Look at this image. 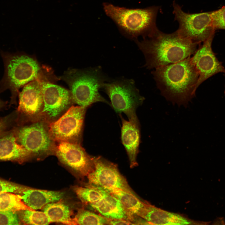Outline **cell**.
<instances>
[{
	"label": "cell",
	"instance_id": "1",
	"mask_svg": "<svg viewBox=\"0 0 225 225\" xmlns=\"http://www.w3.org/2000/svg\"><path fill=\"white\" fill-rule=\"evenodd\" d=\"M146 60L148 69L156 68L177 62L193 55L199 44L183 38L177 31L170 34L158 29L150 36L136 40Z\"/></svg>",
	"mask_w": 225,
	"mask_h": 225
},
{
	"label": "cell",
	"instance_id": "2",
	"mask_svg": "<svg viewBox=\"0 0 225 225\" xmlns=\"http://www.w3.org/2000/svg\"><path fill=\"white\" fill-rule=\"evenodd\" d=\"M158 88L167 100L186 105L195 96L199 74L190 57L152 72Z\"/></svg>",
	"mask_w": 225,
	"mask_h": 225
},
{
	"label": "cell",
	"instance_id": "3",
	"mask_svg": "<svg viewBox=\"0 0 225 225\" xmlns=\"http://www.w3.org/2000/svg\"><path fill=\"white\" fill-rule=\"evenodd\" d=\"M106 14L125 35L132 38L150 36L158 29L156 19L160 8L152 6L143 9H129L103 3Z\"/></svg>",
	"mask_w": 225,
	"mask_h": 225
},
{
	"label": "cell",
	"instance_id": "4",
	"mask_svg": "<svg viewBox=\"0 0 225 225\" xmlns=\"http://www.w3.org/2000/svg\"><path fill=\"white\" fill-rule=\"evenodd\" d=\"M2 56L5 72L0 81V93L10 90L9 105H15L19 89L38 79L40 67L35 60L26 55L4 53Z\"/></svg>",
	"mask_w": 225,
	"mask_h": 225
},
{
	"label": "cell",
	"instance_id": "5",
	"mask_svg": "<svg viewBox=\"0 0 225 225\" xmlns=\"http://www.w3.org/2000/svg\"><path fill=\"white\" fill-rule=\"evenodd\" d=\"M64 79L69 87L73 102L79 106L87 108L97 102L108 103L98 91L105 80L100 70H72Z\"/></svg>",
	"mask_w": 225,
	"mask_h": 225
},
{
	"label": "cell",
	"instance_id": "6",
	"mask_svg": "<svg viewBox=\"0 0 225 225\" xmlns=\"http://www.w3.org/2000/svg\"><path fill=\"white\" fill-rule=\"evenodd\" d=\"M19 124L13 130L17 141L33 157L54 154L56 145L51 137L48 123L41 120Z\"/></svg>",
	"mask_w": 225,
	"mask_h": 225
},
{
	"label": "cell",
	"instance_id": "7",
	"mask_svg": "<svg viewBox=\"0 0 225 225\" xmlns=\"http://www.w3.org/2000/svg\"><path fill=\"white\" fill-rule=\"evenodd\" d=\"M172 6L175 20L179 24L176 31L182 37L200 44L215 31L212 25V11L187 13L175 2H173Z\"/></svg>",
	"mask_w": 225,
	"mask_h": 225
},
{
	"label": "cell",
	"instance_id": "8",
	"mask_svg": "<svg viewBox=\"0 0 225 225\" xmlns=\"http://www.w3.org/2000/svg\"><path fill=\"white\" fill-rule=\"evenodd\" d=\"M103 88L115 111L124 113L129 119L137 116L136 109L145 98L140 95L132 80H118L105 83Z\"/></svg>",
	"mask_w": 225,
	"mask_h": 225
},
{
	"label": "cell",
	"instance_id": "9",
	"mask_svg": "<svg viewBox=\"0 0 225 225\" xmlns=\"http://www.w3.org/2000/svg\"><path fill=\"white\" fill-rule=\"evenodd\" d=\"M87 108L71 106L57 120L48 123L49 132L58 142L80 144Z\"/></svg>",
	"mask_w": 225,
	"mask_h": 225
},
{
	"label": "cell",
	"instance_id": "10",
	"mask_svg": "<svg viewBox=\"0 0 225 225\" xmlns=\"http://www.w3.org/2000/svg\"><path fill=\"white\" fill-rule=\"evenodd\" d=\"M43 106L40 120L49 123L57 120L71 107L70 91L47 82H41Z\"/></svg>",
	"mask_w": 225,
	"mask_h": 225
},
{
	"label": "cell",
	"instance_id": "11",
	"mask_svg": "<svg viewBox=\"0 0 225 225\" xmlns=\"http://www.w3.org/2000/svg\"><path fill=\"white\" fill-rule=\"evenodd\" d=\"M54 155L60 162L79 178L87 177L94 168L93 157L88 155L80 144L58 142Z\"/></svg>",
	"mask_w": 225,
	"mask_h": 225
},
{
	"label": "cell",
	"instance_id": "12",
	"mask_svg": "<svg viewBox=\"0 0 225 225\" xmlns=\"http://www.w3.org/2000/svg\"><path fill=\"white\" fill-rule=\"evenodd\" d=\"M94 168L87 176V183L105 189H119L135 194L117 165L101 157H93Z\"/></svg>",
	"mask_w": 225,
	"mask_h": 225
},
{
	"label": "cell",
	"instance_id": "13",
	"mask_svg": "<svg viewBox=\"0 0 225 225\" xmlns=\"http://www.w3.org/2000/svg\"><path fill=\"white\" fill-rule=\"evenodd\" d=\"M16 110L19 123L39 120L43 102L41 82L37 79L25 85L19 94Z\"/></svg>",
	"mask_w": 225,
	"mask_h": 225
},
{
	"label": "cell",
	"instance_id": "14",
	"mask_svg": "<svg viewBox=\"0 0 225 225\" xmlns=\"http://www.w3.org/2000/svg\"><path fill=\"white\" fill-rule=\"evenodd\" d=\"M215 31L213 32L202 45L200 46L192 56V62L199 74L196 88L204 81L220 72L225 73V68L217 59L212 49V44Z\"/></svg>",
	"mask_w": 225,
	"mask_h": 225
},
{
	"label": "cell",
	"instance_id": "15",
	"mask_svg": "<svg viewBox=\"0 0 225 225\" xmlns=\"http://www.w3.org/2000/svg\"><path fill=\"white\" fill-rule=\"evenodd\" d=\"M122 122L121 139L127 152L130 167L138 165L136 158L140 141V124L137 116L127 121L121 116Z\"/></svg>",
	"mask_w": 225,
	"mask_h": 225
},
{
	"label": "cell",
	"instance_id": "16",
	"mask_svg": "<svg viewBox=\"0 0 225 225\" xmlns=\"http://www.w3.org/2000/svg\"><path fill=\"white\" fill-rule=\"evenodd\" d=\"M138 215L150 224L186 225L192 223V222L180 215L158 208L147 202H144Z\"/></svg>",
	"mask_w": 225,
	"mask_h": 225
},
{
	"label": "cell",
	"instance_id": "17",
	"mask_svg": "<svg viewBox=\"0 0 225 225\" xmlns=\"http://www.w3.org/2000/svg\"><path fill=\"white\" fill-rule=\"evenodd\" d=\"M13 127L0 136V161L22 163L31 157L17 141Z\"/></svg>",
	"mask_w": 225,
	"mask_h": 225
},
{
	"label": "cell",
	"instance_id": "18",
	"mask_svg": "<svg viewBox=\"0 0 225 225\" xmlns=\"http://www.w3.org/2000/svg\"><path fill=\"white\" fill-rule=\"evenodd\" d=\"M17 194L26 205L35 210L42 209L49 203L62 200L64 198L65 193L62 191L41 190L29 187Z\"/></svg>",
	"mask_w": 225,
	"mask_h": 225
},
{
	"label": "cell",
	"instance_id": "19",
	"mask_svg": "<svg viewBox=\"0 0 225 225\" xmlns=\"http://www.w3.org/2000/svg\"><path fill=\"white\" fill-rule=\"evenodd\" d=\"M89 205L106 218L128 220L126 212L120 201L110 193L102 200Z\"/></svg>",
	"mask_w": 225,
	"mask_h": 225
},
{
	"label": "cell",
	"instance_id": "20",
	"mask_svg": "<svg viewBox=\"0 0 225 225\" xmlns=\"http://www.w3.org/2000/svg\"><path fill=\"white\" fill-rule=\"evenodd\" d=\"M105 190L120 201L126 212L128 220L133 224L144 202L141 201L135 194L116 188Z\"/></svg>",
	"mask_w": 225,
	"mask_h": 225
},
{
	"label": "cell",
	"instance_id": "21",
	"mask_svg": "<svg viewBox=\"0 0 225 225\" xmlns=\"http://www.w3.org/2000/svg\"><path fill=\"white\" fill-rule=\"evenodd\" d=\"M51 222H60L66 224L75 225L72 218V212L69 206L61 200L49 203L42 208Z\"/></svg>",
	"mask_w": 225,
	"mask_h": 225
},
{
	"label": "cell",
	"instance_id": "22",
	"mask_svg": "<svg viewBox=\"0 0 225 225\" xmlns=\"http://www.w3.org/2000/svg\"><path fill=\"white\" fill-rule=\"evenodd\" d=\"M84 187L75 186L73 190L78 197L83 202L90 204L98 202L110 193L104 189L88 184H84Z\"/></svg>",
	"mask_w": 225,
	"mask_h": 225
},
{
	"label": "cell",
	"instance_id": "23",
	"mask_svg": "<svg viewBox=\"0 0 225 225\" xmlns=\"http://www.w3.org/2000/svg\"><path fill=\"white\" fill-rule=\"evenodd\" d=\"M26 209L32 210L23 203L18 195L11 192L0 193V211L16 212Z\"/></svg>",
	"mask_w": 225,
	"mask_h": 225
},
{
	"label": "cell",
	"instance_id": "24",
	"mask_svg": "<svg viewBox=\"0 0 225 225\" xmlns=\"http://www.w3.org/2000/svg\"><path fill=\"white\" fill-rule=\"evenodd\" d=\"M21 222L27 225H48L50 223L48 217L43 211L23 209L16 212Z\"/></svg>",
	"mask_w": 225,
	"mask_h": 225
},
{
	"label": "cell",
	"instance_id": "25",
	"mask_svg": "<svg viewBox=\"0 0 225 225\" xmlns=\"http://www.w3.org/2000/svg\"><path fill=\"white\" fill-rule=\"evenodd\" d=\"M75 225H108L109 218L81 209L73 218Z\"/></svg>",
	"mask_w": 225,
	"mask_h": 225
},
{
	"label": "cell",
	"instance_id": "26",
	"mask_svg": "<svg viewBox=\"0 0 225 225\" xmlns=\"http://www.w3.org/2000/svg\"><path fill=\"white\" fill-rule=\"evenodd\" d=\"M18 116L16 110L0 118V136L18 124Z\"/></svg>",
	"mask_w": 225,
	"mask_h": 225
},
{
	"label": "cell",
	"instance_id": "27",
	"mask_svg": "<svg viewBox=\"0 0 225 225\" xmlns=\"http://www.w3.org/2000/svg\"><path fill=\"white\" fill-rule=\"evenodd\" d=\"M28 188L29 187L0 179V193L11 192L18 194Z\"/></svg>",
	"mask_w": 225,
	"mask_h": 225
},
{
	"label": "cell",
	"instance_id": "28",
	"mask_svg": "<svg viewBox=\"0 0 225 225\" xmlns=\"http://www.w3.org/2000/svg\"><path fill=\"white\" fill-rule=\"evenodd\" d=\"M211 15L214 29H225V6L212 11Z\"/></svg>",
	"mask_w": 225,
	"mask_h": 225
},
{
	"label": "cell",
	"instance_id": "29",
	"mask_svg": "<svg viewBox=\"0 0 225 225\" xmlns=\"http://www.w3.org/2000/svg\"><path fill=\"white\" fill-rule=\"evenodd\" d=\"M21 223L16 212L0 211V225H19Z\"/></svg>",
	"mask_w": 225,
	"mask_h": 225
},
{
	"label": "cell",
	"instance_id": "30",
	"mask_svg": "<svg viewBox=\"0 0 225 225\" xmlns=\"http://www.w3.org/2000/svg\"><path fill=\"white\" fill-rule=\"evenodd\" d=\"M130 221L124 219L109 218L108 225H133Z\"/></svg>",
	"mask_w": 225,
	"mask_h": 225
},
{
	"label": "cell",
	"instance_id": "31",
	"mask_svg": "<svg viewBox=\"0 0 225 225\" xmlns=\"http://www.w3.org/2000/svg\"><path fill=\"white\" fill-rule=\"evenodd\" d=\"M7 103L6 102L3 101L0 99V111L5 107Z\"/></svg>",
	"mask_w": 225,
	"mask_h": 225
},
{
	"label": "cell",
	"instance_id": "32",
	"mask_svg": "<svg viewBox=\"0 0 225 225\" xmlns=\"http://www.w3.org/2000/svg\"></svg>",
	"mask_w": 225,
	"mask_h": 225
}]
</instances>
